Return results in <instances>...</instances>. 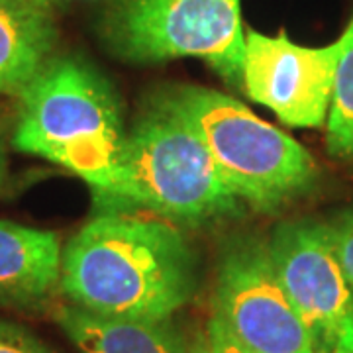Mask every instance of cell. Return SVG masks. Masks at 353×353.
Returning <instances> with one entry per match:
<instances>
[{
    "label": "cell",
    "mask_w": 353,
    "mask_h": 353,
    "mask_svg": "<svg viewBox=\"0 0 353 353\" xmlns=\"http://www.w3.org/2000/svg\"><path fill=\"white\" fill-rule=\"evenodd\" d=\"M8 181V145H6V138L4 132L0 128V190Z\"/></svg>",
    "instance_id": "cell-16"
},
{
    "label": "cell",
    "mask_w": 353,
    "mask_h": 353,
    "mask_svg": "<svg viewBox=\"0 0 353 353\" xmlns=\"http://www.w3.org/2000/svg\"><path fill=\"white\" fill-rule=\"evenodd\" d=\"M214 314L253 353H316V340L277 277L269 243L240 236L216 269Z\"/></svg>",
    "instance_id": "cell-6"
},
{
    "label": "cell",
    "mask_w": 353,
    "mask_h": 353,
    "mask_svg": "<svg viewBox=\"0 0 353 353\" xmlns=\"http://www.w3.org/2000/svg\"><path fill=\"white\" fill-rule=\"evenodd\" d=\"M347 46L336 69L328 112L326 148L334 157L353 161V18L345 28Z\"/></svg>",
    "instance_id": "cell-12"
},
{
    "label": "cell",
    "mask_w": 353,
    "mask_h": 353,
    "mask_svg": "<svg viewBox=\"0 0 353 353\" xmlns=\"http://www.w3.org/2000/svg\"><path fill=\"white\" fill-rule=\"evenodd\" d=\"M320 353H353V334L341 338L338 343H334L332 347H328V350H324V352Z\"/></svg>",
    "instance_id": "cell-18"
},
{
    "label": "cell",
    "mask_w": 353,
    "mask_h": 353,
    "mask_svg": "<svg viewBox=\"0 0 353 353\" xmlns=\"http://www.w3.org/2000/svg\"><path fill=\"white\" fill-rule=\"evenodd\" d=\"M59 30L53 12L0 0V94L20 99L55 55Z\"/></svg>",
    "instance_id": "cell-11"
},
{
    "label": "cell",
    "mask_w": 353,
    "mask_h": 353,
    "mask_svg": "<svg viewBox=\"0 0 353 353\" xmlns=\"http://www.w3.org/2000/svg\"><path fill=\"white\" fill-rule=\"evenodd\" d=\"M199 279L192 243L159 216L99 212L61 253V294L108 318H173L194 299Z\"/></svg>",
    "instance_id": "cell-1"
},
{
    "label": "cell",
    "mask_w": 353,
    "mask_h": 353,
    "mask_svg": "<svg viewBox=\"0 0 353 353\" xmlns=\"http://www.w3.org/2000/svg\"><path fill=\"white\" fill-rule=\"evenodd\" d=\"M267 243L283 289L314 336L316 353L353 334V289L341 271L328 224L285 220Z\"/></svg>",
    "instance_id": "cell-8"
},
{
    "label": "cell",
    "mask_w": 353,
    "mask_h": 353,
    "mask_svg": "<svg viewBox=\"0 0 353 353\" xmlns=\"http://www.w3.org/2000/svg\"><path fill=\"white\" fill-rule=\"evenodd\" d=\"M99 36L120 61L155 65L194 57L241 88V0H106Z\"/></svg>",
    "instance_id": "cell-5"
},
{
    "label": "cell",
    "mask_w": 353,
    "mask_h": 353,
    "mask_svg": "<svg viewBox=\"0 0 353 353\" xmlns=\"http://www.w3.org/2000/svg\"><path fill=\"white\" fill-rule=\"evenodd\" d=\"M53 320L81 353H190L192 341L173 318L124 320L57 304Z\"/></svg>",
    "instance_id": "cell-10"
},
{
    "label": "cell",
    "mask_w": 353,
    "mask_h": 353,
    "mask_svg": "<svg viewBox=\"0 0 353 353\" xmlns=\"http://www.w3.org/2000/svg\"><path fill=\"white\" fill-rule=\"evenodd\" d=\"M328 224L332 243L341 265V271L353 289V206L343 208Z\"/></svg>",
    "instance_id": "cell-14"
},
{
    "label": "cell",
    "mask_w": 353,
    "mask_h": 353,
    "mask_svg": "<svg viewBox=\"0 0 353 353\" xmlns=\"http://www.w3.org/2000/svg\"><path fill=\"white\" fill-rule=\"evenodd\" d=\"M18 101V152L69 169L92 192L110 187L128 130L116 88L94 65L53 55Z\"/></svg>",
    "instance_id": "cell-3"
},
{
    "label": "cell",
    "mask_w": 353,
    "mask_h": 353,
    "mask_svg": "<svg viewBox=\"0 0 353 353\" xmlns=\"http://www.w3.org/2000/svg\"><path fill=\"white\" fill-rule=\"evenodd\" d=\"M0 353H59L36 332L18 322L0 318Z\"/></svg>",
    "instance_id": "cell-13"
},
{
    "label": "cell",
    "mask_w": 353,
    "mask_h": 353,
    "mask_svg": "<svg viewBox=\"0 0 353 353\" xmlns=\"http://www.w3.org/2000/svg\"><path fill=\"white\" fill-rule=\"evenodd\" d=\"M159 97L194 128L228 187L253 210L275 214L316 187L314 157L234 97L196 85H171Z\"/></svg>",
    "instance_id": "cell-4"
},
{
    "label": "cell",
    "mask_w": 353,
    "mask_h": 353,
    "mask_svg": "<svg viewBox=\"0 0 353 353\" xmlns=\"http://www.w3.org/2000/svg\"><path fill=\"white\" fill-rule=\"evenodd\" d=\"M206 336H208V341H210L212 353H253L243 343H240V340L222 322V318L214 314V312H212L210 320H208Z\"/></svg>",
    "instance_id": "cell-15"
},
{
    "label": "cell",
    "mask_w": 353,
    "mask_h": 353,
    "mask_svg": "<svg viewBox=\"0 0 353 353\" xmlns=\"http://www.w3.org/2000/svg\"><path fill=\"white\" fill-rule=\"evenodd\" d=\"M18 2H24V4H32V6H38V8H43V10H50L53 12L63 0H18Z\"/></svg>",
    "instance_id": "cell-19"
},
{
    "label": "cell",
    "mask_w": 353,
    "mask_h": 353,
    "mask_svg": "<svg viewBox=\"0 0 353 353\" xmlns=\"http://www.w3.org/2000/svg\"><path fill=\"white\" fill-rule=\"evenodd\" d=\"M61 253L55 232L0 220V308L53 310L61 292Z\"/></svg>",
    "instance_id": "cell-9"
},
{
    "label": "cell",
    "mask_w": 353,
    "mask_h": 353,
    "mask_svg": "<svg viewBox=\"0 0 353 353\" xmlns=\"http://www.w3.org/2000/svg\"><path fill=\"white\" fill-rule=\"evenodd\" d=\"M190 353H212L206 332H199L196 334V338L192 340V345H190Z\"/></svg>",
    "instance_id": "cell-17"
},
{
    "label": "cell",
    "mask_w": 353,
    "mask_h": 353,
    "mask_svg": "<svg viewBox=\"0 0 353 353\" xmlns=\"http://www.w3.org/2000/svg\"><path fill=\"white\" fill-rule=\"evenodd\" d=\"M347 32L324 48L290 41L285 30L265 36L245 30L241 90L292 128H320L328 120L336 69Z\"/></svg>",
    "instance_id": "cell-7"
},
{
    "label": "cell",
    "mask_w": 353,
    "mask_h": 353,
    "mask_svg": "<svg viewBox=\"0 0 353 353\" xmlns=\"http://www.w3.org/2000/svg\"><path fill=\"white\" fill-rule=\"evenodd\" d=\"M97 212L159 216L202 228L243 212L194 128L155 94L126 132L110 187L92 192Z\"/></svg>",
    "instance_id": "cell-2"
}]
</instances>
